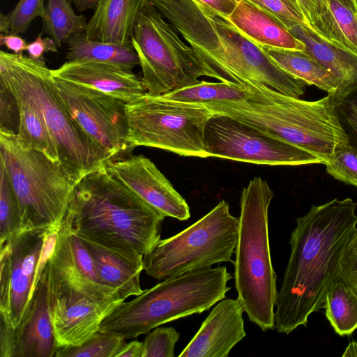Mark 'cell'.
<instances>
[{"mask_svg":"<svg viewBox=\"0 0 357 357\" xmlns=\"http://www.w3.org/2000/svg\"><path fill=\"white\" fill-rule=\"evenodd\" d=\"M356 206L351 198H335L312 206L296 219L275 302L274 328L278 333L289 334L298 326H306L310 315L324 308L343 250L356 229Z\"/></svg>","mask_w":357,"mask_h":357,"instance_id":"cell-1","label":"cell"},{"mask_svg":"<svg viewBox=\"0 0 357 357\" xmlns=\"http://www.w3.org/2000/svg\"><path fill=\"white\" fill-rule=\"evenodd\" d=\"M165 218L103 165L77 183L62 222L80 238L144 263L161 240Z\"/></svg>","mask_w":357,"mask_h":357,"instance_id":"cell-2","label":"cell"},{"mask_svg":"<svg viewBox=\"0 0 357 357\" xmlns=\"http://www.w3.org/2000/svg\"><path fill=\"white\" fill-rule=\"evenodd\" d=\"M238 101L203 103L215 114L227 115L328 160L335 148L348 142L330 95L313 101L287 96L266 86L244 84Z\"/></svg>","mask_w":357,"mask_h":357,"instance_id":"cell-3","label":"cell"},{"mask_svg":"<svg viewBox=\"0 0 357 357\" xmlns=\"http://www.w3.org/2000/svg\"><path fill=\"white\" fill-rule=\"evenodd\" d=\"M0 80L36 105L56 144L61 166L76 184L113 160L73 117L43 59L1 50Z\"/></svg>","mask_w":357,"mask_h":357,"instance_id":"cell-4","label":"cell"},{"mask_svg":"<svg viewBox=\"0 0 357 357\" xmlns=\"http://www.w3.org/2000/svg\"><path fill=\"white\" fill-rule=\"evenodd\" d=\"M231 278L224 266L168 277L130 301L121 302L98 332L132 339L169 321L201 314L226 297Z\"/></svg>","mask_w":357,"mask_h":357,"instance_id":"cell-5","label":"cell"},{"mask_svg":"<svg viewBox=\"0 0 357 357\" xmlns=\"http://www.w3.org/2000/svg\"><path fill=\"white\" fill-rule=\"evenodd\" d=\"M273 195L259 176L243 188L233 262L238 298L249 320L263 331L274 328L278 296L268 234V208Z\"/></svg>","mask_w":357,"mask_h":357,"instance_id":"cell-6","label":"cell"},{"mask_svg":"<svg viewBox=\"0 0 357 357\" xmlns=\"http://www.w3.org/2000/svg\"><path fill=\"white\" fill-rule=\"evenodd\" d=\"M0 158L17 201L21 231L59 229L77 185L60 163L22 148L16 135L2 132Z\"/></svg>","mask_w":357,"mask_h":357,"instance_id":"cell-7","label":"cell"},{"mask_svg":"<svg viewBox=\"0 0 357 357\" xmlns=\"http://www.w3.org/2000/svg\"><path fill=\"white\" fill-rule=\"evenodd\" d=\"M149 2L142 10L131 38L142 68L146 93L165 94L200 82L207 76L225 82Z\"/></svg>","mask_w":357,"mask_h":357,"instance_id":"cell-8","label":"cell"},{"mask_svg":"<svg viewBox=\"0 0 357 357\" xmlns=\"http://www.w3.org/2000/svg\"><path fill=\"white\" fill-rule=\"evenodd\" d=\"M238 226L239 219L231 214L229 204L222 199L190 227L161 239L144 256V270L153 279L162 280L215 264H233Z\"/></svg>","mask_w":357,"mask_h":357,"instance_id":"cell-9","label":"cell"},{"mask_svg":"<svg viewBox=\"0 0 357 357\" xmlns=\"http://www.w3.org/2000/svg\"><path fill=\"white\" fill-rule=\"evenodd\" d=\"M130 149L144 146L186 157L209 158L205 128L215 113L203 103L178 102L145 93L126 103Z\"/></svg>","mask_w":357,"mask_h":357,"instance_id":"cell-10","label":"cell"},{"mask_svg":"<svg viewBox=\"0 0 357 357\" xmlns=\"http://www.w3.org/2000/svg\"><path fill=\"white\" fill-rule=\"evenodd\" d=\"M220 47L199 55L225 82L262 84L283 94L299 98L307 84L282 70L264 47L241 34L227 20L214 16Z\"/></svg>","mask_w":357,"mask_h":357,"instance_id":"cell-11","label":"cell"},{"mask_svg":"<svg viewBox=\"0 0 357 357\" xmlns=\"http://www.w3.org/2000/svg\"><path fill=\"white\" fill-rule=\"evenodd\" d=\"M205 146L209 157L257 165L323 164L303 149L220 114H215L206 123Z\"/></svg>","mask_w":357,"mask_h":357,"instance_id":"cell-12","label":"cell"},{"mask_svg":"<svg viewBox=\"0 0 357 357\" xmlns=\"http://www.w3.org/2000/svg\"><path fill=\"white\" fill-rule=\"evenodd\" d=\"M54 79L73 117L113 160L132 151L128 142L126 102L96 89L55 77Z\"/></svg>","mask_w":357,"mask_h":357,"instance_id":"cell-13","label":"cell"},{"mask_svg":"<svg viewBox=\"0 0 357 357\" xmlns=\"http://www.w3.org/2000/svg\"><path fill=\"white\" fill-rule=\"evenodd\" d=\"M46 233L20 231L0 247V318L13 328L20 324L30 299Z\"/></svg>","mask_w":357,"mask_h":357,"instance_id":"cell-14","label":"cell"},{"mask_svg":"<svg viewBox=\"0 0 357 357\" xmlns=\"http://www.w3.org/2000/svg\"><path fill=\"white\" fill-rule=\"evenodd\" d=\"M48 305L59 348L79 346L99 331L102 321L121 303L96 302L77 290L49 280Z\"/></svg>","mask_w":357,"mask_h":357,"instance_id":"cell-15","label":"cell"},{"mask_svg":"<svg viewBox=\"0 0 357 357\" xmlns=\"http://www.w3.org/2000/svg\"><path fill=\"white\" fill-rule=\"evenodd\" d=\"M59 349L49 310L46 267L17 326L0 318V357H55Z\"/></svg>","mask_w":357,"mask_h":357,"instance_id":"cell-16","label":"cell"},{"mask_svg":"<svg viewBox=\"0 0 357 357\" xmlns=\"http://www.w3.org/2000/svg\"><path fill=\"white\" fill-rule=\"evenodd\" d=\"M107 172L151 205L164 217L187 220L190 208L185 199L155 165L143 155L107 161Z\"/></svg>","mask_w":357,"mask_h":357,"instance_id":"cell-17","label":"cell"},{"mask_svg":"<svg viewBox=\"0 0 357 357\" xmlns=\"http://www.w3.org/2000/svg\"><path fill=\"white\" fill-rule=\"evenodd\" d=\"M47 271L49 280L64 284L96 302L125 301L118 291L99 282L92 258L82 241L77 236L68 237L62 222Z\"/></svg>","mask_w":357,"mask_h":357,"instance_id":"cell-18","label":"cell"},{"mask_svg":"<svg viewBox=\"0 0 357 357\" xmlns=\"http://www.w3.org/2000/svg\"><path fill=\"white\" fill-rule=\"evenodd\" d=\"M240 300H221L213 307L179 357H227L246 335Z\"/></svg>","mask_w":357,"mask_h":357,"instance_id":"cell-19","label":"cell"},{"mask_svg":"<svg viewBox=\"0 0 357 357\" xmlns=\"http://www.w3.org/2000/svg\"><path fill=\"white\" fill-rule=\"evenodd\" d=\"M54 77L96 89L128 103L141 97L146 90L132 70L100 62L67 61L52 70Z\"/></svg>","mask_w":357,"mask_h":357,"instance_id":"cell-20","label":"cell"},{"mask_svg":"<svg viewBox=\"0 0 357 357\" xmlns=\"http://www.w3.org/2000/svg\"><path fill=\"white\" fill-rule=\"evenodd\" d=\"M198 55L218 50L221 41L213 13L193 0H149Z\"/></svg>","mask_w":357,"mask_h":357,"instance_id":"cell-21","label":"cell"},{"mask_svg":"<svg viewBox=\"0 0 357 357\" xmlns=\"http://www.w3.org/2000/svg\"><path fill=\"white\" fill-rule=\"evenodd\" d=\"M149 0H98L84 31L87 38L121 45H132L137 20Z\"/></svg>","mask_w":357,"mask_h":357,"instance_id":"cell-22","label":"cell"},{"mask_svg":"<svg viewBox=\"0 0 357 357\" xmlns=\"http://www.w3.org/2000/svg\"><path fill=\"white\" fill-rule=\"evenodd\" d=\"M226 20L244 36L264 47L305 49V45L280 22L248 0H238Z\"/></svg>","mask_w":357,"mask_h":357,"instance_id":"cell-23","label":"cell"},{"mask_svg":"<svg viewBox=\"0 0 357 357\" xmlns=\"http://www.w3.org/2000/svg\"><path fill=\"white\" fill-rule=\"evenodd\" d=\"M289 31L305 45V52L342 82L340 91L357 86V53L329 42L307 25H296Z\"/></svg>","mask_w":357,"mask_h":357,"instance_id":"cell-24","label":"cell"},{"mask_svg":"<svg viewBox=\"0 0 357 357\" xmlns=\"http://www.w3.org/2000/svg\"><path fill=\"white\" fill-rule=\"evenodd\" d=\"M81 239L92 258L102 284L118 291L124 300L143 292L139 279L144 263L134 262L92 241Z\"/></svg>","mask_w":357,"mask_h":357,"instance_id":"cell-25","label":"cell"},{"mask_svg":"<svg viewBox=\"0 0 357 357\" xmlns=\"http://www.w3.org/2000/svg\"><path fill=\"white\" fill-rule=\"evenodd\" d=\"M264 49L282 70L307 85H314L330 96L342 89V82L304 51L271 47Z\"/></svg>","mask_w":357,"mask_h":357,"instance_id":"cell-26","label":"cell"},{"mask_svg":"<svg viewBox=\"0 0 357 357\" xmlns=\"http://www.w3.org/2000/svg\"><path fill=\"white\" fill-rule=\"evenodd\" d=\"M66 59L68 61H89L114 65L128 70L139 65L132 46L93 40L86 37L84 31L71 35L66 40Z\"/></svg>","mask_w":357,"mask_h":357,"instance_id":"cell-27","label":"cell"},{"mask_svg":"<svg viewBox=\"0 0 357 357\" xmlns=\"http://www.w3.org/2000/svg\"><path fill=\"white\" fill-rule=\"evenodd\" d=\"M13 93L20 107V124L16 135L20 145L25 149L40 151L52 161L59 162L56 144L36 105L24 96Z\"/></svg>","mask_w":357,"mask_h":357,"instance_id":"cell-28","label":"cell"},{"mask_svg":"<svg viewBox=\"0 0 357 357\" xmlns=\"http://www.w3.org/2000/svg\"><path fill=\"white\" fill-rule=\"evenodd\" d=\"M324 308L337 335H349L357 329V297L342 283L337 273L327 289Z\"/></svg>","mask_w":357,"mask_h":357,"instance_id":"cell-29","label":"cell"},{"mask_svg":"<svg viewBox=\"0 0 357 357\" xmlns=\"http://www.w3.org/2000/svg\"><path fill=\"white\" fill-rule=\"evenodd\" d=\"M247 91L244 84L231 82H199L159 95L173 101L209 103L220 101H238L245 99Z\"/></svg>","mask_w":357,"mask_h":357,"instance_id":"cell-30","label":"cell"},{"mask_svg":"<svg viewBox=\"0 0 357 357\" xmlns=\"http://www.w3.org/2000/svg\"><path fill=\"white\" fill-rule=\"evenodd\" d=\"M72 0H47L45 11L42 17L43 31L54 40L57 47L73 34L85 31L86 17L77 15Z\"/></svg>","mask_w":357,"mask_h":357,"instance_id":"cell-31","label":"cell"},{"mask_svg":"<svg viewBox=\"0 0 357 357\" xmlns=\"http://www.w3.org/2000/svg\"><path fill=\"white\" fill-rule=\"evenodd\" d=\"M292 1L308 26L317 34L333 44L348 48L325 0Z\"/></svg>","mask_w":357,"mask_h":357,"instance_id":"cell-32","label":"cell"},{"mask_svg":"<svg viewBox=\"0 0 357 357\" xmlns=\"http://www.w3.org/2000/svg\"><path fill=\"white\" fill-rule=\"evenodd\" d=\"M0 247H1L22 229L17 201L7 171L1 162H0Z\"/></svg>","mask_w":357,"mask_h":357,"instance_id":"cell-33","label":"cell"},{"mask_svg":"<svg viewBox=\"0 0 357 357\" xmlns=\"http://www.w3.org/2000/svg\"><path fill=\"white\" fill-rule=\"evenodd\" d=\"M125 340L119 335L97 332L79 346L59 348L55 357H114Z\"/></svg>","mask_w":357,"mask_h":357,"instance_id":"cell-34","label":"cell"},{"mask_svg":"<svg viewBox=\"0 0 357 357\" xmlns=\"http://www.w3.org/2000/svg\"><path fill=\"white\" fill-rule=\"evenodd\" d=\"M45 0H19L8 14H0V32L3 34H24L36 17H43Z\"/></svg>","mask_w":357,"mask_h":357,"instance_id":"cell-35","label":"cell"},{"mask_svg":"<svg viewBox=\"0 0 357 357\" xmlns=\"http://www.w3.org/2000/svg\"><path fill=\"white\" fill-rule=\"evenodd\" d=\"M330 96L339 123L349 143L357 149V86Z\"/></svg>","mask_w":357,"mask_h":357,"instance_id":"cell-36","label":"cell"},{"mask_svg":"<svg viewBox=\"0 0 357 357\" xmlns=\"http://www.w3.org/2000/svg\"><path fill=\"white\" fill-rule=\"evenodd\" d=\"M324 165L334 178L357 187V149L349 142L338 145Z\"/></svg>","mask_w":357,"mask_h":357,"instance_id":"cell-37","label":"cell"},{"mask_svg":"<svg viewBox=\"0 0 357 357\" xmlns=\"http://www.w3.org/2000/svg\"><path fill=\"white\" fill-rule=\"evenodd\" d=\"M347 47L357 53L356 0H325Z\"/></svg>","mask_w":357,"mask_h":357,"instance_id":"cell-38","label":"cell"},{"mask_svg":"<svg viewBox=\"0 0 357 357\" xmlns=\"http://www.w3.org/2000/svg\"><path fill=\"white\" fill-rule=\"evenodd\" d=\"M180 333L173 327H155L142 342V357H174Z\"/></svg>","mask_w":357,"mask_h":357,"instance_id":"cell-39","label":"cell"},{"mask_svg":"<svg viewBox=\"0 0 357 357\" xmlns=\"http://www.w3.org/2000/svg\"><path fill=\"white\" fill-rule=\"evenodd\" d=\"M248 1L268 13L288 30L298 24L308 26L305 17L292 0Z\"/></svg>","mask_w":357,"mask_h":357,"instance_id":"cell-40","label":"cell"},{"mask_svg":"<svg viewBox=\"0 0 357 357\" xmlns=\"http://www.w3.org/2000/svg\"><path fill=\"white\" fill-rule=\"evenodd\" d=\"M19 124L17 99L7 85L0 80V132L17 135Z\"/></svg>","mask_w":357,"mask_h":357,"instance_id":"cell-41","label":"cell"},{"mask_svg":"<svg viewBox=\"0 0 357 357\" xmlns=\"http://www.w3.org/2000/svg\"><path fill=\"white\" fill-rule=\"evenodd\" d=\"M337 275L342 283L357 297V227L343 250Z\"/></svg>","mask_w":357,"mask_h":357,"instance_id":"cell-42","label":"cell"},{"mask_svg":"<svg viewBox=\"0 0 357 357\" xmlns=\"http://www.w3.org/2000/svg\"><path fill=\"white\" fill-rule=\"evenodd\" d=\"M213 15L227 20L235 9L238 0H193Z\"/></svg>","mask_w":357,"mask_h":357,"instance_id":"cell-43","label":"cell"},{"mask_svg":"<svg viewBox=\"0 0 357 357\" xmlns=\"http://www.w3.org/2000/svg\"><path fill=\"white\" fill-rule=\"evenodd\" d=\"M28 56L35 59H43V55L45 52H57V46L52 38L50 37L42 38V34H39L36 39L27 44L26 50Z\"/></svg>","mask_w":357,"mask_h":357,"instance_id":"cell-44","label":"cell"},{"mask_svg":"<svg viewBox=\"0 0 357 357\" xmlns=\"http://www.w3.org/2000/svg\"><path fill=\"white\" fill-rule=\"evenodd\" d=\"M0 44L15 54H22L26 51L27 44L19 35L1 33Z\"/></svg>","mask_w":357,"mask_h":357,"instance_id":"cell-45","label":"cell"},{"mask_svg":"<svg viewBox=\"0 0 357 357\" xmlns=\"http://www.w3.org/2000/svg\"><path fill=\"white\" fill-rule=\"evenodd\" d=\"M142 342L134 340L128 343L126 342L114 357H142Z\"/></svg>","mask_w":357,"mask_h":357,"instance_id":"cell-46","label":"cell"},{"mask_svg":"<svg viewBox=\"0 0 357 357\" xmlns=\"http://www.w3.org/2000/svg\"><path fill=\"white\" fill-rule=\"evenodd\" d=\"M98 0H72L79 12L86 11L89 9H95Z\"/></svg>","mask_w":357,"mask_h":357,"instance_id":"cell-47","label":"cell"},{"mask_svg":"<svg viewBox=\"0 0 357 357\" xmlns=\"http://www.w3.org/2000/svg\"><path fill=\"white\" fill-rule=\"evenodd\" d=\"M342 356H357V342H350Z\"/></svg>","mask_w":357,"mask_h":357,"instance_id":"cell-48","label":"cell"},{"mask_svg":"<svg viewBox=\"0 0 357 357\" xmlns=\"http://www.w3.org/2000/svg\"><path fill=\"white\" fill-rule=\"evenodd\" d=\"M356 1H357V0H356Z\"/></svg>","mask_w":357,"mask_h":357,"instance_id":"cell-49","label":"cell"}]
</instances>
